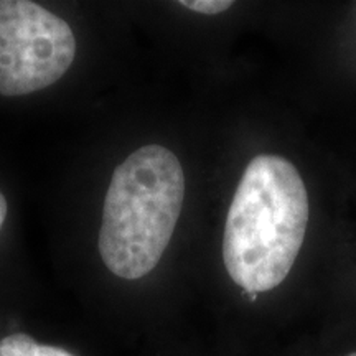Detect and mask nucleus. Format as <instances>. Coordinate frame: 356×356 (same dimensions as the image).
Returning a JSON list of instances; mask_svg holds the SVG:
<instances>
[{
  "label": "nucleus",
  "mask_w": 356,
  "mask_h": 356,
  "mask_svg": "<svg viewBox=\"0 0 356 356\" xmlns=\"http://www.w3.org/2000/svg\"><path fill=\"white\" fill-rule=\"evenodd\" d=\"M309 195L287 159L261 154L248 163L231 202L222 261L249 293L273 291L287 277L304 244Z\"/></svg>",
  "instance_id": "obj_1"
},
{
  "label": "nucleus",
  "mask_w": 356,
  "mask_h": 356,
  "mask_svg": "<svg viewBox=\"0 0 356 356\" xmlns=\"http://www.w3.org/2000/svg\"><path fill=\"white\" fill-rule=\"evenodd\" d=\"M184 198V168L165 147H140L115 168L99 231V252L111 273L127 280L152 273L170 243Z\"/></svg>",
  "instance_id": "obj_2"
},
{
  "label": "nucleus",
  "mask_w": 356,
  "mask_h": 356,
  "mask_svg": "<svg viewBox=\"0 0 356 356\" xmlns=\"http://www.w3.org/2000/svg\"><path fill=\"white\" fill-rule=\"evenodd\" d=\"M76 55L71 26L29 0H0V95L25 96L56 83Z\"/></svg>",
  "instance_id": "obj_3"
},
{
  "label": "nucleus",
  "mask_w": 356,
  "mask_h": 356,
  "mask_svg": "<svg viewBox=\"0 0 356 356\" xmlns=\"http://www.w3.org/2000/svg\"><path fill=\"white\" fill-rule=\"evenodd\" d=\"M0 356H73L55 346L40 345L25 333H13L0 341Z\"/></svg>",
  "instance_id": "obj_4"
},
{
  "label": "nucleus",
  "mask_w": 356,
  "mask_h": 356,
  "mask_svg": "<svg viewBox=\"0 0 356 356\" xmlns=\"http://www.w3.org/2000/svg\"><path fill=\"white\" fill-rule=\"evenodd\" d=\"M178 3L188 10L203 13V15H216V13L226 12L233 6V2L229 0H181Z\"/></svg>",
  "instance_id": "obj_5"
},
{
  "label": "nucleus",
  "mask_w": 356,
  "mask_h": 356,
  "mask_svg": "<svg viewBox=\"0 0 356 356\" xmlns=\"http://www.w3.org/2000/svg\"><path fill=\"white\" fill-rule=\"evenodd\" d=\"M7 210H8L7 200L2 193H0V228H2L3 221H6V218H7Z\"/></svg>",
  "instance_id": "obj_6"
},
{
  "label": "nucleus",
  "mask_w": 356,
  "mask_h": 356,
  "mask_svg": "<svg viewBox=\"0 0 356 356\" xmlns=\"http://www.w3.org/2000/svg\"><path fill=\"white\" fill-rule=\"evenodd\" d=\"M348 356H356V353H351V355H348Z\"/></svg>",
  "instance_id": "obj_7"
}]
</instances>
